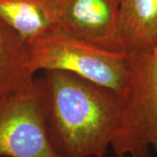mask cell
<instances>
[{
  "label": "cell",
  "mask_w": 157,
  "mask_h": 157,
  "mask_svg": "<svg viewBox=\"0 0 157 157\" xmlns=\"http://www.w3.org/2000/svg\"><path fill=\"white\" fill-rule=\"evenodd\" d=\"M131 86L121 130L111 146L117 157L157 153V43L128 53Z\"/></svg>",
  "instance_id": "3"
},
{
  "label": "cell",
  "mask_w": 157,
  "mask_h": 157,
  "mask_svg": "<svg viewBox=\"0 0 157 157\" xmlns=\"http://www.w3.org/2000/svg\"><path fill=\"white\" fill-rule=\"evenodd\" d=\"M60 30L75 39L122 52L118 27L119 0H59Z\"/></svg>",
  "instance_id": "5"
},
{
  "label": "cell",
  "mask_w": 157,
  "mask_h": 157,
  "mask_svg": "<svg viewBox=\"0 0 157 157\" xmlns=\"http://www.w3.org/2000/svg\"><path fill=\"white\" fill-rule=\"evenodd\" d=\"M118 27L124 52L157 43V0H119Z\"/></svg>",
  "instance_id": "8"
},
{
  "label": "cell",
  "mask_w": 157,
  "mask_h": 157,
  "mask_svg": "<svg viewBox=\"0 0 157 157\" xmlns=\"http://www.w3.org/2000/svg\"><path fill=\"white\" fill-rule=\"evenodd\" d=\"M148 157H152V156H151V155H149V156H148Z\"/></svg>",
  "instance_id": "9"
},
{
  "label": "cell",
  "mask_w": 157,
  "mask_h": 157,
  "mask_svg": "<svg viewBox=\"0 0 157 157\" xmlns=\"http://www.w3.org/2000/svg\"><path fill=\"white\" fill-rule=\"evenodd\" d=\"M35 73L29 43L0 20V99L28 88Z\"/></svg>",
  "instance_id": "7"
},
{
  "label": "cell",
  "mask_w": 157,
  "mask_h": 157,
  "mask_svg": "<svg viewBox=\"0 0 157 157\" xmlns=\"http://www.w3.org/2000/svg\"><path fill=\"white\" fill-rule=\"evenodd\" d=\"M32 67L38 71L73 73L128 97L131 86L128 53L102 49L61 30L29 43Z\"/></svg>",
  "instance_id": "2"
},
{
  "label": "cell",
  "mask_w": 157,
  "mask_h": 157,
  "mask_svg": "<svg viewBox=\"0 0 157 157\" xmlns=\"http://www.w3.org/2000/svg\"><path fill=\"white\" fill-rule=\"evenodd\" d=\"M0 20L31 43L60 30V1L0 0Z\"/></svg>",
  "instance_id": "6"
},
{
  "label": "cell",
  "mask_w": 157,
  "mask_h": 157,
  "mask_svg": "<svg viewBox=\"0 0 157 157\" xmlns=\"http://www.w3.org/2000/svg\"><path fill=\"white\" fill-rule=\"evenodd\" d=\"M46 131L60 157H105L120 132L127 97L73 73L40 77Z\"/></svg>",
  "instance_id": "1"
},
{
  "label": "cell",
  "mask_w": 157,
  "mask_h": 157,
  "mask_svg": "<svg viewBox=\"0 0 157 157\" xmlns=\"http://www.w3.org/2000/svg\"><path fill=\"white\" fill-rule=\"evenodd\" d=\"M0 157H60L46 131L40 77L0 99Z\"/></svg>",
  "instance_id": "4"
}]
</instances>
